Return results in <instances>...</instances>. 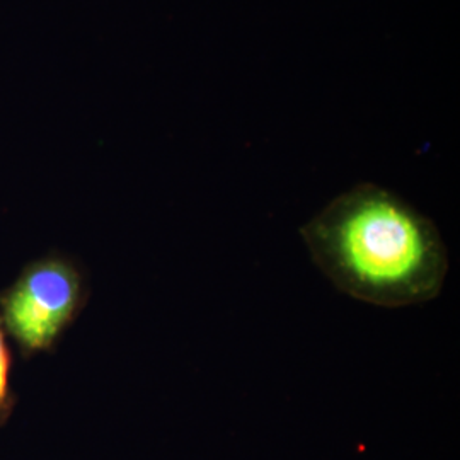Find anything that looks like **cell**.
<instances>
[{
	"label": "cell",
	"mask_w": 460,
	"mask_h": 460,
	"mask_svg": "<svg viewBox=\"0 0 460 460\" xmlns=\"http://www.w3.org/2000/svg\"><path fill=\"white\" fill-rule=\"evenodd\" d=\"M13 363L14 357L7 334L0 324V425L11 416L16 404V394L13 389Z\"/></svg>",
	"instance_id": "obj_3"
},
{
	"label": "cell",
	"mask_w": 460,
	"mask_h": 460,
	"mask_svg": "<svg viewBox=\"0 0 460 460\" xmlns=\"http://www.w3.org/2000/svg\"><path fill=\"white\" fill-rule=\"evenodd\" d=\"M89 296L81 268L58 252L26 264L0 292V324L24 360L53 351Z\"/></svg>",
	"instance_id": "obj_2"
},
{
	"label": "cell",
	"mask_w": 460,
	"mask_h": 460,
	"mask_svg": "<svg viewBox=\"0 0 460 460\" xmlns=\"http://www.w3.org/2000/svg\"><path fill=\"white\" fill-rule=\"evenodd\" d=\"M315 266L348 296L385 309L440 296L448 252L435 224L377 184L334 198L304 226Z\"/></svg>",
	"instance_id": "obj_1"
}]
</instances>
